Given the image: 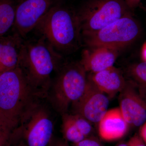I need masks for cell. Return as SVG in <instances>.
Instances as JSON below:
<instances>
[{
    "mask_svg": "<svg viewBox=\"0 0 146 146\" xmlns=\"http://www.w3.org/2000/svg\"><path fill=\"white\" fill-rule=\"evenodd\" d=\"M44 99L29 83L19 66L0 74L1 119L12 131L30 109Z\"/></svg>",
    "mask_w": 146,
    "mask_h": 146,
    "instance_id": "6da1fadb",
    "label": "cell"
},
{
    "mask_svg": "<svg viewBox=\"0 0 146 146\" xmlns=\"http://www.w3.org/2000/svg\"><path fill=\"white\" fill-rule=\"evenodd\" d=\"M60 58L44 40L26 42L21 46L18 66L29 83L45 98L52 82V74Z\"/></svg>",
    "mask_w": 146,
    "mask_h": 146,
    "instance_id": "7a4b0ae2",
    "label": "cell"
},
{
    "mask_svg": "<svg viewBox=\"0 0 146 146\" xmlns=\"http://www.w3.org/2000/svg\"><path fill=\"white\" fill-rule=\"evenodd\" d=\"M39 26L45 40L55 50L71 52L80 45L82 35L77 13L66 7H52Z\"/></svg>",
    "mask_w": 146,
    "mask_h": 146,
    "instance_id": "3957f363",
    "label": "cell"
},
{
    "mask_svg": "<svg viewBox=\"0 0 146 146\" xmlns=\"http://www.w3.org/2000/svg\"><path fill=\"white\" fill-rule=\"evenodd\" d=\"M44 99L32 107L13 129L11 145L50 146L54 137V122L51 111Z\"/></svg>",
    "mask_w": 146,
    "mask_h": 146,
    "instance_id": "277c9868",
    "label": "cell"
},
{
    "mask_svg": "<svg viewBox=\"0 0 146 146\" xmlns=\"http://www.w3.org/2000/svg\"><path fill=\"white\" fill-rule=\"evenodd\" d=\"M87 81V72L80 62L68 64L52 82L46 98L52 108L62 115L81 98Z\"/></svg>",
    "mask_w": 146,
    "mask_h": 146,
    "instance_id": "5b68a950",
    "label": "cell"
},
{
    "mask_svg": "<svg viewBox=\"0 0 146 146\" xmlns=\"http://www.w3.org/2000/svg\"><path fill=\"white\" fill-rule=\"evenodd\" d=\"M140 24L131 13L98 31L82 35L89 48L106 46L120 51L132 44L141 33Z\"/></svg>",
    "mask_w": 146,
    "mask_h": 146,
    "instance_id": "8992f818",
    "label": "cell"
},
{
    "mask_svg": "<svg viewBox=\"0 0 146 146\" xmlns=\"http://www.w3.org/2000/svg\"><path fill=\"white\" fill-rule=\"evenodd\" d=\"M124 0H88L77 13L82 35L90 34L131 13Z\"/></svg>",
    "mask_w": 146,
    "mask_h": 146,
    "instance_id": "52a82bcc",
    "label": "cell"
},
{
    "mask_svg": "<svg viewBox=\"0 0 146 146\" xmlns=\"http://www.w3.org/2000/svg\"><path fill=\"white\" fill-rule=\"evenodd\" d=\"M87 85L81 98L72 105L73 113L78 114L90 122L98 123L108 111L109 99L100 90L87 75Z\"/></svg>",
    "mask_w": 146,
    "mask_h": 146,
    "instance_id": "ba28073f",
    "label": "cell"
},
{
    "mask_svg": "<svg viewBox=\"0 0 146 146\" xmlns=\"http://www.w3.org/2000/svg\"><path fill=\"white\" fill-rule=\"evenodd\" d=\"M119 109L129 125L141 126L146 121V98L131 80L119 93Z\"/></svg>",
    "mask_w": 146,
    "mask_h": 146,
    "instance_id": "9c48e42d",
    "label": "cell"
},
{
    "mask_svg": "<svg viewBox=\"0 0 146 146\" xmlns=\"http://www.w3.org/2000/svg\"><path fill=\"white\" fill-rule=\"evenodd\" d=\"M52 0H22L16 7L14 25L24 36L37 27L52 7Z\"/></svg>",
    "mask_w": 146,
    "mask_h": 146,
    "instance_id": "30bf717a",
    "label": "cell"
},
{
    "mask_svg": "<svg viewBox=\"0 0 146 146\" xmlns=\"http://www.w3.org/2000/svg\"><path fill=\"white\" fill-rule=\"evenodd\" d=\"M84 51L80 62L86 72L95 73L114 66L120 51L106 46L89 48Z\"/></svg>",
    "mask_w": 146,
    "mask_h": 146,
    "instance_id": "8fae6325",
    "label": "cell"
},
{
    "mask_svg": "<svg viewBox=\"0 0 146 146\" xmlns=\"http://www.w3.org/2000/svg\"><path fill=\"white\" fill-rule=\"evenodd\" d=\"M98 123L100 137L108 141L118 140L125 136L129 126L119 108L108 110Z\"/></svg>",
    "mask_w": 146,
    "mask_h": 146,
    "instance_id": "7c38bea8",
    "label": "cell"
},
{
    "mask_svg": "<svg viewBox=\"0 0 146 146\" xmlns=\"http://www.w3.org/2000/svg\"><path fill=\"white\" fill-rule=\"evenodd\" d=\"M88 76L100 90L111 98L120 93L127 81L122 72L114 66Z\"/></svg>",
    "mask_w": 146,
    "mask_h": 146,
    "instance_id": "4fadbf2b",
    "label": "cell"
},
{
    "mask_svg": "<svg viewBox=\"0 0 146 146\" xmlns=\"http://www.w3.org/2000/svg\"><path fill=\"white\" fill-rule=\"evenodd\" d=\"M16 37L0 36V74L18 67L22 44Z\"/></svg>",
    "mask_w": 146,
    "mask_h": 146,
    "instance_id": "5bb4252c",
    "label": "cell"
},
{
    "mask_svg": "<svg viewBox=\"0 0 146 146\" xmlns=\"http://www.w3.org/2000/svg\"><path fill=\"white\" fill-rule=\"evenodd\" d=\"M16 7L8 1H0V36L4 35L14 25Z\"/></svg>",
    "mask_w": 146,
    "mask_h": 146,
    "instance_id": "9a60e30c",
    "label": "cell"
},
{
    "mask_svg": "<svg viewBox=\"0 0 146 146\" xmlns=\"http://www.w3.org/2000/svg\"><path fill=\"white\" fill-rule=\"evenodd\" d=\"M62 124L61 131L63 139L68 142L76 143L86 138L80 131L68 112L61 115Z\"/></svg>",
    "mask_w": 146,
    "mask_h": 146,
    "instance_id": "2e32d148",
    "label": "cell"
},
{
    "mask_svg": "<svg viewBox=\"0 0 146 146\" xmlns=\"http://www.w3.org/2000/svg\"><path fill=\"white\" fill-rule=\"evenodd\" d=\"M128 73L130 80L146 98V62L143 61L131 65L128 68Z\"/></svg>",
    "mask_w": 146,
    "mask_h": 146,
    "instance_id": "e0dca14e",
    "label": "cell"
},
{
    "mask_svg": "<svg viewBox=\"0 0 146 146\" xmlns=\"http://www.w3.org/2000/svg\"><path fill=\"white\" fill-rule=\"evenodd\" d=\"M70 114L73 122L85 138L93 136L94 129L92 123L78 114L74 113Z\"/></svg>",
    "mask_w": 146,
    "mask_h": 146,
    "instance_id": "ac0fdd59",
    "label": "cell"
},
{
    "mask_svg": "<svg viewBox=\"0 0 146 146\" xmlns=\"http://www.w3.org/2000/svg\"><path fill=\"white\" fill-rule=\"evenodd\" d=\"M12 130L2 119H0V146H11Z\"/></svg>",
    "mask_w": 146,
    "mask_h": 146,
    "instance_id": "d6986e66",
    "label": "cell"
},
{
    "mask_svg": "<svg viewBox=\"0 0 146 146\" xmlns=\"http://www.w3.org/2000/svg\"><path fill=\"white\" fill-rule=\"evenodd\" d=\"M72 146H104L101 141L94 136L87 137L82 141L73 144Z\"/></svg>",
    "mask_w": 146,
    "mask_h": 146,
    "instance_id": "ffe728a7",
    "label": "cell"
},
{
    "mask_svg": "<svg viewBox=\"0 0 146 146\" xmlns=\"http://www.w3.org/2000/svg\"><path fill=\"white\" fill-rule=\"evenodd\" d=\"M128 146H146L140 135L136 134L130 138L127 143Z\"/></svg>",
    "mask_w": 146,
    "mask_h": 146,
    "instance_id": "44dd1931",
    "label": "cell"
},
{
    "mask_svg": "<svg viewBox=\"0 0 146 146\" xmlns=\"http://www.w3.org/2000/svg\"><path fill=\"white\" fill-rule=\"evenodd\" d=\"M50 146H71L68 142L64 139L56 138L54 137Z\"/></svg>",
    "mask_w": 146,
    "mask_h": 146,
    "instance_id": "7402d4cb",
    "label": "cell"
},
{
    "mask_svg": "<svg viewBox=\"0 0 146 146\" xmlns=\"http://www.w3.org/2000/svg\"><path fill=\"white\" fill-rule=\"evenodd\" d=\"M129 8L133 9L138 5L141 0H124Z\"/></svg>",
    "mask_w": 146,
    "mask_h": 146,
    "instance_id": "603a6c76",
    "label": "cell"
},
{
    "mask_svg": "<svg viewBox=\"0 0 146 146\" xmlns=\"http://www.w3.org/2000/svg\"><path fill=\"white\" fill-rule=\"evenodd\" d=\"M139 135L146 145V121L141 126Z\"/></svg>",
    "mask_w": 146,
    "mask_h": 146,
    "instance_id": "cb8c5ba5",
    "label": "cell"
},
{
    "mask_svg": "<svg viewBox=\"0 0 146 146\" xmlns=\"http://www.w3.org/2000/svg\"><path fill=\"white\" fill-rule=\"evenodd\" d=\"M117 146H128L127 143H121L117 145Z\"/></svg>",
    "mask_w": 146,
    "mask_h": 146,
    "instance_id": "d4e9b609",
    "label": "cell"
},
{
    "mask_svg": "<svg viewBox=\"0 0 146 146\" xmlns=\"http://www.w3.org/2000/svg\"><path fill=\"white\" fill-rule=\"evenodd\" d=\"M143 9L144 11H145V12L146 13V7H144Z\"/></svg>",
    "mask_w": 146,
    "mask_h": 146,
    "instance_id": "484cf974",
    "label": "cell"
}]
</instances>
